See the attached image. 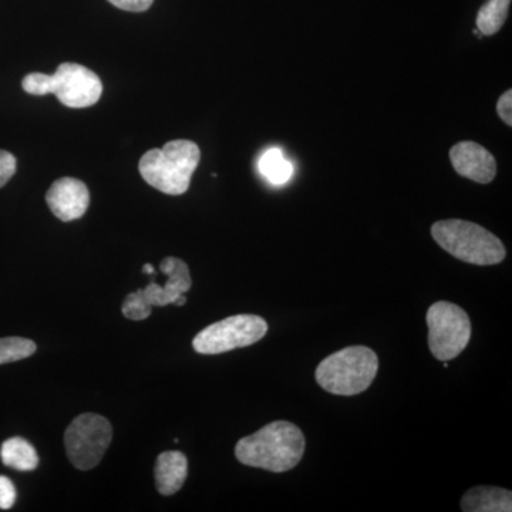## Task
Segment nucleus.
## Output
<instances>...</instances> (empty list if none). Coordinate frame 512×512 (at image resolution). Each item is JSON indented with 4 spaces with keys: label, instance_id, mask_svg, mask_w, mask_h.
Instances as JSON below:
<instances>
[{
    "label": "nucleus",
    "instance_id": "f257e3e1",
    "mask_svg": "<svg viewBox=\"0 0 512 512\" xmlns=\"http://www.w3.org/2000/svg\"><path fill=\"white\" fill-rule=\"evenodd\" d=\"M305 447V436L298 426L289 421H274L239 440L235 456L244 466L285 473L298 466Z\"/></svg>",
    "mask_w": 512,
    "mask_h": 512
},
{
    "label": "nucleus",
    "instance_id": "f03ea898",
    "mask_svg": "<svg viewBox=\"0 0 512 512\" xmlns=\"http://www.w3.org/2000/svg\"><path fill=\"white\" fill-rule=\"evenodd\" d=\"M201 160L200 147L190 140H174L163 148L147 151L138 163L141 177L156 190L183 195Z\"/></svg>",
    "mask_w": 512,
    "mask_h": 512
},
{
    "label": "nucleus",
    "instance_id": "7ed1b4c3",
    "mask_svg": "<svg viewBox=\"0 0 512 512\" xmlns=\"http://www.w3.org/2000/svg\"><path fill=\"white\" fill-rule=\"evenodd\" d=\"M23 90L33 96L55 94L63 106L86 109L94 106L103 94V83L92 70L76 63H63L56 73H30L23 79Z\"/></svg>",
    "mask_w": 512,
    "mask_h": 512
},
{
    "label": "nucleus",
    "instance_id": "20e7f679",
    "mask_svg": "<svg viewBox=\"0 0 512 512\" xmlns=\"http://www.w3.org/2000/svg\"><path fill=\"white\" fill-rule=\"evenodd\" d=\"M379 370V357L366 346H349L322 360L316 382L336 396H356L369 389Z\"/></svg>",
    "mask_w": 512,
    "mask_h": 512
},
{
    "label": "nucleus",
    "instance_id": "39448f33",
    "mask_svg": "<svg viewBox=\"0 0 512 512\" xmlns=\"http://www.w3.org/2000/svg\"><path fill=\"white\" fill-rule=\"evenodd\" d=\"M431 235L444 251L467 264L497 265L504 261L507 254L500 238L470 221L436 222L431 227Z\"/></svg>",
    "mask_w": 512,
    "mask_h": 512
},
{
    "label": "nucleus",
    "instance_id": "423d86ee",
    "mask_svg": "<svg viewBox=\"0 0 512 512\" xmlns=\"http://www.w3.org/2000/svg\"><path fill=\"white\" fill-rule=\"evenodd\" d=\"M161 272L167 275L163 286L151 281L144 289L130 293L121 306L124 318L144 320L151 315L154 306L177 305L178 298L191 289L190 268L183 259L168 256L161 262Z\"/></svg>",
    "mask_w": 512,
    "mask_h": 512
},
{
    "label": "nucleus",
    "instance_id": "0eeeda50",
    "mask_svg": "<svg viewBox=\"0 0 512 512\" xmlns=\"http://www.w3.org/2000/svg\"><path fill=\"white\" fill-rule=\"evenodd\" d=\"M429 326V348L441 362L456 359L471 339V322L464 309L454 303L440 301L430 306L426 315Z\"/></svg>",
    "mask_w": 512,
    "mask_h": 512
},
{
    "label": "nucleus",
    "instance_id": "6e6552de",
    "mask_svg": "<svg viewBox=\"0 0 512 512\" xmlns=\"http://www.w3.org/2000/svg\"><path fill=\"white\" fill-rule=\"evenodd\" d=\"M113 437V427L100 414L84 413L67 427L64 446L69 460L77 470L87 471L99 466Z\"/></svg>",
    "mask_w": 512,
    "mask_h": 512
},
{
    "label": "nucleus",
    "instance_id": "1a4fd4ad",
    "mask_svg": "<svg viewBox=\"0 0 512 512\" xmlns=\"http://www.w3.org/2000/svg\"><path fill=\"white\" fill-rule=\"evenodd\" d=\"M266 333L268 323L261 316L235 315L201 330L195 336L192 346L201 355H220L254 345L264 339Z\"/></svg>",
    "mask_w": 512,
    "mask_h": 512
},
{
    "label": "nucleus",
    "instance_id": "9d476101",
    "mask_svg": "<svg viewBox=\"0 0 512 512\" xmlns=\"http://www.w3.org/2000/svg\"><path fill=\"white\" fill-rule=\"evenodd\" d=\"M46 202L60 221L79 220L89 208V188L76 178H60L47 191Z\"/></svg>",
    "mask_w": 512,
    "mask_h": 512
},
{
    "label": "nucleus",
    "instance_id": "9b49d317",
    "mask_svg": "<svg viewBox=\"0 0 512 512\" xmlns=\"http://www.w3.org/2000/svg\"><path fill=\"white\" fill-rule=\"evenodd\" d=\"M450 160L461 177L478 184L491 183L497 175V161L493 154L473 141H461L451 148Z\"/></svg>",
    "mask_w": 512,
    "mask_h": 512
},
{
    "label": "nucleus",
    "instance_id": "f8f14e48",
    "mask_svg": "<svg viewBox=\"0 0 512 512\" xmlns=\"http://www.w3.org/2000/svg\"><path fill=\"white\" fill-rule=\"evenodd\" d=\"M154 473L158 493L174 495L181 490L187 480V457L181 451H165L158 456Z\"/></svg>",
    "mask_w": 512,
    "mask_h": 512
},
{
    "label": "nucleus",
    "instance_id": "ddd939ff",
    "mask_svg": "<svg viewBox=\"0 0 512 512\" xmlns=\"http://www.w3.org/2000/svg\"><path fill=\"white\" fill-rule=\"evenodd\" d=\"M464 512H511L512 493L498 487H474L461 500Z\"/></svg>",
    "mask_w": 512,
    "mask_h": 512
},
{
    "label": "nucleus",
    "instance_id": "4468645a",
    "mask_svg": "<svg viewBox=\"0 0 512 512\" xmlns=\"http://www.w3.org/2000/svg\"><path fill=\"white\" fill-rule=\"evenodd\" d=\"M0 458L5 466L25 473L39 467V456L35 447L22 437L6 440L0 448Z\"/></svg>",
    "mask_w": 512,
    "mask_h": 512
},
{
    "label": "nucleus",
    "instance_id": "2eb2a0df",
    "mask_svg": "<svg viewBox=\"0 0 512 512\" xmlns=\"http://www.w3.org/2000/svg\"><path fill=\"white\" fill-rule=\"evenodd\" d=\"M259 173L272 185H285L293 175L292 164L286 160L279 148L265 151L258 161Z\"/></svg>",
    "mask_w": 512,
    "mask_h": 512
},
{
    "label": "nucleus",
    "instance_id": "dca6fc26",
    "mask_svg": "<svg viewBox=\"0 0 512 512\" xmlns=\"http://www.w3.org/2000/svg\"><path fill=\"white\" fill-rule=\"evenodd\" d=\"M511 0H488L477 15V30L483 36H493L503 28L508 18Z\"/></svg>",
    "mask_w": 512,
    "mask_h": 512
},
{
    "label": "nucleus",
    "instance_id": "f3484780",
    "mask_svg": "<svg viewBox=\"0 0 512 512\" xmlns=\"http://www.w3.org/2000/svg\"><path fill=\"white\" fill-rule=\"evenodd\" d=\"M36 343L25 338L0 339V365L28 359L36 352Z\"/></svg>",
    "mask_w": 512,
    "mask_h": 512
},
{
    "label": "nucleus",
    "instance_id": "a211bd4d",
    "mask_svg": "<svg viewBox=\"0 0 512 512\" xmlns=\"http://www.w3.org/2000/svg\"><path fill=\"white\" fill-rule=\"evenodd\" d=\"M16 173V158L9 151L0 150V188L8 184Z\"/></svg>",
    "mask_w": 512,
    "mask_h": 512
},
{
    "label": "nucleus",
    "instance_id": "6ab92c4d",
    "mask_svg": "<svg viewBox=\"0 0 512 512\" xmlns=\"http://www.w3.org/2000/svg\"><path fill=\"white\" fill-rule=\"evenodd\" d=\"M16 503V488L8 477L0 476V510H9Z\"/></svg>",
    "mask_w": 512,
    "mask_h": 512
},
{
    "label": "nucleus",
    "instance_id": "aec40b11",
    "mask_svg": "<svg viewBox=\"0 0 512 512\" xmlns=\"http://www.w3.org/2000/svg\"><path fill=\"white\" fill-rule=\"evenodd\" d=\"M512 90H507L501 94L500 99L497 101V113L501 120L507 124L508 127L512 126Z\"/></svg>",
    "mask_w": 512,
    "mask_h": 512
},
{
    "label": "nucleus",
    "instance_id": "412c9836",
    "mask_svg": "<svg viewBox=\"0 0 512 512\" xmlns=\"http://www.w3.org/2000/svg\"><path fill=\"white\" fill-rule=\"evenodd\" d=\"M116 8L127 10V12H146L151 8L154 0H109Z\"/></svg>",
    "mask_w": 512,
    "mask_h": 512
},
{
    "label": "nucleus",
    "instance_id": "4be33fe9",
    "mask_svg": "<svg viewBox=\"0 0 512 512\" xmlns=\"http://www.w3.org/2000/svg\"><path fill=\"white\" fill-rule=\"evenodd\" d=\"M143 272H144V274H148V275H156V271H154V266L151 264L144 265Z\"/></svg>",
    "mask_w": 512,
    "mask_h": 512
}]
</instances>
